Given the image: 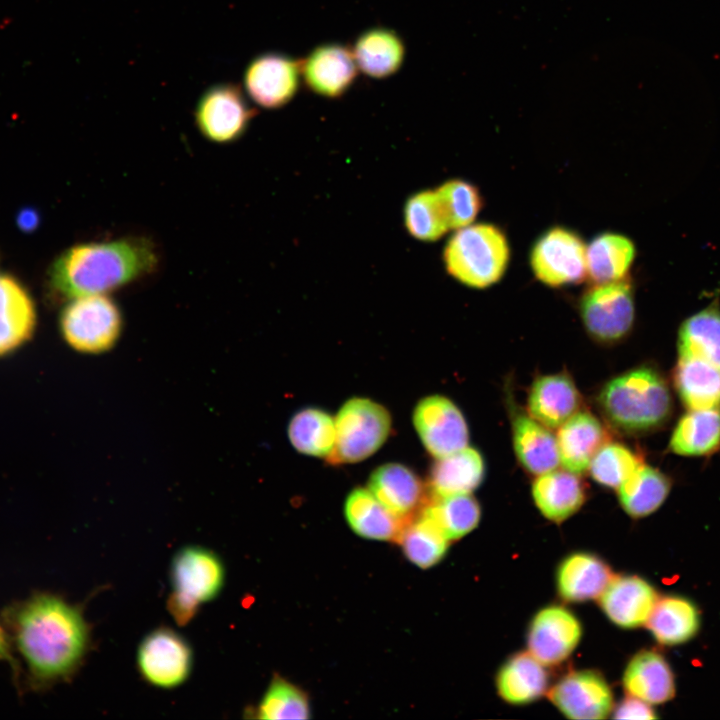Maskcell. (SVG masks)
<instances>
[{"label": "cell", "mask_w": 720, "mask_h": 720, "mask_svg": "<svg viewBox=\"0 0 720 720\" xmlns=\"http://www.w3.org/2000/svg\"><path fill=\"white\" fill-rule=\"evenodd\" d=\"M158 243L145 234L86 241L63 250L48 270V285L61 299L110 294L155 275Z\"/></svg>", "instance_id": "7a4b0ae2"}, {"label": "cell", "mask_w": 720, "mask_h": 720, "mask_svg": "<svg viewBox=\"0 0 720 720\" xmlns=\"http://www.w3.org/2000/svg\"><path fill=\"white\" fill-rule=\"evenodd\" d=\"M556 439L560 464L578 475L588 471L597 451L609 441L601 421L586 411H578L563 423Z\"/></svg>", "instance_id": "d6986e66"}, {"label": "cell", "mask_w": 720, "mask_h": 720, "mask_svg": "<svg viewBox=\"0 0 720 720\" xmlns=\"http://www.w3.org/2000/svg\"><path fill=\"white\" fill-rule=\"evenodd\" d=\"M485 465L481 454L466 446L449 455L435 458L428 490L436 495L471 493L483 481Z\"/></svg>", "instance_id": "f546056e"}, {"label": "cell", "mask_w": 720, "mask_h": 720, "mask_svg": "<svg viewBox=\"0 0 720 720\" xmlns=\"http://www.w3.org/2000/svg\"><path fill=\"white\" fill-rule=\"evenodd\" d=\"M636 257L634 242L624 234L602 232L586 247L587 279L602 284L626 278Z\"/></svg>", "instance_id": "484cf974"}, {"label": "cell", "mask_w": 720, "mask_h": 720, "mask_svg": "<svg viewBox=\"0 0 720 720\" xmlns=\"http://www.w3.org/2000/svg\"><path fill=\"white\" fill-rule=\"evenodd\" d=\"M301 61L279 52H266L249 61L243 73L247 95L258 106L278 109L296 95Z\"/></svg>", "instance_id": "7c38bea8"}, {"label": "cell", "mask_w": 720, "mask_h": 720, "mask_svg": "<svg viewBox=\"0 0 720 720\" xmlns=\"http://www.w3.org/2000/svg\"><path fill=\"white\" fill-rule=\"evenodd\" d=\"M368 489L387 509L405 519L419 513L428 495L418 475L400 463L376 468L369 477Z\"/></svg>", "instance_id": "ac0fdd59"}, {"label": "cell", "mask_w": 720, "mask_h": 720, "mask_svg": "<svg viewBox=\"0 0 720 720\" xmlns=\"http://www.w3.org/2000/svg\"><path fill=\"white\" fill-rule=\"evenodd\" d=\"M496 684L499 695L508 703L527 704L544 694L548 674L531 653L521 652L502 666Z\"/></svg>", "instance_id": "1f68e13d"}, {"label": "cell", "mask_w": 720, "mask_h": 720, "mask_svg": "<svg viewBox=\"0 0 720 720\" xmlns=\"http://www.w3.org/2000/svg\"><path fill=\"white\" fill-rule=\"evenodd\" d=\"M357 71L352 50L339 43L322 44L301 61L305 85L327 98L344 95L354 83Z\"/></svg>", "instance_id": "2e32d148"}, {"label": "cell", "mask_w": 720, "mask_h": 720, "mask_svg": "<svg viewBox=\"0 0 720 720\" xmlns=\"http://www.w3.org/2000/svg\"><path fill=\"white\" fill-rule=\"evenodd\" d=\"M586 331L597 341L614 343L631 331L635 320L634 287L630 276L591 284L579 301Z\"/></svg>", "instance_id": "9c48e42d"}, {"label": "cell", "mask_w": 720, "mask_h": 720, "mask_svg": "<svg viewBox=\"0 0 720 720\" xmlns=\"http://www.w3.org/2000/svg\"><path fill=\"white\" fill-rule=\"evenodd\" d=\"M0 662L8 663L19 687L20 667L13 652L6 628L0 618Z\"/></svg>", "instance_id": "ee69618b"}, {"label": "cell", "mask_w": 720, "mask_h": 720, "mask_svg": "<svg viewBox=\"0 0 720 720\" xmlns=\"http://www.w3.org/2000/svg\"><path fill=\"white\" fill-rule=\"evenodd\" d=\"M623 686L626 692L650 705L663 704L674 698V673L666 658L654 650L635 654L625 668Z\"/></svg>", "instance_id": "44dd1931"}, {"label": "cell", "mask_w": 720, "mask_h": 720, "mask_svg": "<svg viewBox=\"0 0 720 720\" xmlns=\"http://www.w3.org/2000/svg\"><path fill=\"white\" fill-rule=\"evenodd\" d=\"M344 514L349 526L357 535L380 541L396 542L410 520L391 512L369 489L362 487H357L349 493L344 504Z\"/></svg>", "instance_id": "603a6c76"}, {"label": "cell", "mask_w": 720, "mask_h": 720, "mask_svg": "<svg viewBox=\"0 0 720 720\" xmlns=\"http://www.w3.org/2000/svg\"><path fill=\"white\" fill-rule=\"evenodd\" d=\"M580 406V393L566 374L540 376L530 387L529 414L549 429L559 428L579 411Z\"/></svg>", "instance_id": "ffe728a7"}, {"label": "cell", "mask_w": 720, "mask_h": 720, "mask_svg": "<svg viewBox=\"0 0 720 720\" xmlns=\"http://www.w3.org/2000/svg\"><path fill=\"white\" fill-rule=\"evenodd\" d=\"M586 247L578 232L551 226L530 248V269L539 282L551 288L579 284L587 279Z\"/></svg>", "instance_id": "ba28073f"}, {"label": "cell", "mask_w": 720, "mask_h": 720, "mask_svg": "<svg viewBox=\"0 0 720 720\" xmlns=\"http://www.w3.org/2000/svg\"><path fill=\"white\" fill-rule=\"evenodd\" d=\"M511 249L505 232L487 222L457 229L444 246L442 260L447 273L461 284L485 289L505 275Z\"/></svg>", "instance_id": "277c9868"}, {"label": "cell", "mask_w": 720, "mask_h": 720, "mask_svg": "<svg viewBox=\"0 0 720 720\" xmlns=\"http://www.w3.org/2000/svg\"><path fill=\"white\" fill-rule=\"evenodd\" d=\"M352 52L362 73L382 79L401 68L406 48L398 33L388 28L375 27L359 35Z\"/></svg>", "instance_id": "f1b7e54d"}, {"label": "cell", "mask_w": 720, "mask_h": 720, "mask_svg": "<svg viewBox=\"0 0 720 720\" xmlns=\"http://www.w3.org/2000/svg\"><path fill=\"white\" fill-rule=\"evenodd\" d=\"M578 619L561 606H549L533 618L528 650L543 665H556L570 656L581 638Z\"/></svg>", "instance_id": "9a60e30c"}, {"label": "cell", "mask_w": 720, "mask_h": 720, "mask_svg": "<svg viewBox=\"0 0 720 720\" xmlns=\"http://www.w3.org/2000/svg\"><path fill=\"white\" fill-rule=\"evenodd\" d=\"M643 463L642 457L629 447L608 441L597 451L588 471L597 483L618 489Z\"/></svg>", "instance_id": "60d3db41"}, {"label": "cell", "mask_w": 720, "mask_h": 720, "mask_svg": "<svg viewBox=\"0 0 720 720\" xmlns=\"http://www.w3.org/2000/svg\"><path fill=\"white\" fill-rule=\"evenodd\" d=\"M720 448V409L687 411L672 432L669 449L681 456H707Z\"/></svg>", "instance_id": "d6a6232c"}, {"label": "cell", "mask_w": 720, "mask_h": 720, "mask_svg": "<svg viewBox=\"0 0 720 720\" xmlns=\"http://www.w3.org/2000/svg\"><path fill=\"white\" fill-rule=\"evenodd\" d=\"M599 408L611 426L627 434L655 431L673 413L669 386L654 367L645 365L610 379L597 397Z\"/></svg>", "instance_id": "3957f363"}, {"label": "cell", "mask_w": 720, "mask_h": 720, "mask_svg": "<svg viewBox=\"0 0 720 720\" xmlns=\"http://www.w3.org/2000/svg\"><path fill=\"white\" fill-rule=\"evenodd\" d=\"M170 580L172 591L167 608L175 622L187 625L200 606L215 599L225 580V568L220 557L201 546H186L174 556Z\"/></svg>", "instance_id": "5b68a950"}, {"label": "cell", "mask_w": 720, "mask_h": 720, "mask_svg": "<svg viewBox=\"0 0 720 720\" xmlns=\"http://www.w3.org/2000/svg\"><path fill=\"white\" fill-rule=\"evenodd\" d=\"M35 324L36 310L27 290L15 278L0 274V356L26 342Z\"/></svg>", "instance_id": "7402d4cb"}, {"label": "cell", "mask_w": 720, "mask_h": 720, "mask_svg": "<svg viewBox=\"0 0 720 720\" xmlns=\"http://www.w3.org/2000/svg\"><path fill=\"white\" fill-rule=\"evenodd\" d=\"M123 325L121 308L109 294L72 298L59 317L65 342L74 350L88 354L110 350L119 340Z\"/></svg>", "instance_id": "8992f818"}, {"label": "cell", "mask_w": 720, "mask_h": 720, "mask_svg": "<svg viewBox=\"0 0 720 720\" xmlns=\"http://www.w3.org/2000/svg\"><path fill=\"white\" fill-rule=\"evenodd\" d=\"M610 567L589 553H574L565 558L557 571L560 596L569 602L599 598L613 578Z\"/></svg>", "instance_id": "d4e9b609"}, {"label": "cell", "mask_w": 720, "mask_h": 720, "mask_svg": "<svg viewBox=\"0 0 720 720\" xmlns=\"http://www.w3.org/2000/svg\"><path fill=\"white\" fill-rule=\"evenodd\" d=\"M614 717L617 719L648 720L655 719L657 715L654 713L650 704L636 697L629 696L617 706Z\"/></svg>", "instance_id": "7bdbcfd3"}, {"label": "cell", "mask_w": 720, "mask_h": 720, "mask_svg": "<svg viewBox=\"0 0 720 720\" xmlns=\"http://www.w3.org/2000/svg\"><path fill=\"white\" fill-rule=\"evenodd\" d=\"M288 437L298 452L327 459L335 444V420L321 409H302L291 418Z\"/></svg>", "instance_id": "8d00e7d4"}, {"label": "cell", "mask_w": 720, "mask_h": 720, "mask_svg": "<svg viewBox=\"0 0 720 720\" xmlns=\"http://www.w3.org/2000/svg\"><path fill=\"white\" fill-rule=\"evenodd\" d=\"M599 598L606 616L614 624L630 629L647 623L659 596L645 579L623 575L613 577Z\"/></svg>", "instance_id": "e0dca14e"}, {"label": "cell", "mask_w": 720, "mask_h": 720, "mask_svg": "<svg viewBox=\"0 0 720 720\" xmlns=\"http://www.w3.org/2000/svg\"><path fill=\"white\" fill-rule=\"evenodd\" d=\"M673 383L687 409H720V369L716 366L698 358L679 356Z\"/></svg>", "instance_id": "4dcf8cb0"}, {"label": "cell", "mask_w": 720, "mask_h": 720, "mask_svg": "<svg viewBox=\"0 0 720 720\" xmlns=\"http://www.w3.org/2000/svg\"><path fill=\"white\" fill-rule=\"evenodd\" d=\"M193 653L189 643L177 632L160 627L147 634L137 651L140 674L151 685L170 689L189 677Z\"/></svg>", "instance_id": "8fae6325"}, {"label": "cell", "mask_w": 720, "mask_h": 720, "mask_svg": "<svg viewBox=\"0 0 720 720\" xmlns=\"http://www.w3.org/2000/svg\"><path fill=\"white\" fill-rule=\"evenodd\" d=\"M646 625L658 643L676 646L697 635L701 615L692 600L681 595H667L658 599Z\"/></svg>", "instance_id": "83f0119b"}, {"label": "cell", "mask_w": 720, "mask_h": 720, "mask_svg": "<svg viewBox=\"0 0 720 720\" xmlns=\"http://www.w3.org/2000/svg\"><path fill=\"white\" fill-rule=\"evenodd\" d=\"M532 496L539 511L559 523L581 508L586 494L578 474L556 468L538 475L532 485Z\"/></svg>", "instance_id": "cb8c5ba5"}, {"label": "cell", "mask_w": 720, "mask_h": 720, "mask_svg": "<svg viewBox=\"0 0 720 720\" xmlns=\"http://www.w3.org/2000/svg\"><path fill=\"white\" fill-rule=\"evenodd\" d=\"M513 447L521 465L531 474L540 475L560 464L556 436L530 415L518 413L512 422Z\"/></svg>", "instance_id": "4316f807"}, {"label": "cell", "mask_w": 720, "mask_h": 720, "mask_svg": "<svg viewBox=\"0 0 720 720\" xmlns=\"http://www.w3.org/2000/svg\"><path fill=\"white\" fill-rule=\"evenodd\" d=\"M548 696L570 719H604L613 707L609 685L594 671H575L565 675L551 688Z\"/></svg>", "instance_id": "5bb4252c"}, {"label": "cell", "mask_w": 720, "mask_h": 720, "mask_svg": "<svg viewBox=\"0 0 720 720\" xmlns=\"http://www.w3.org/2000/svg\"><path fill=\"white\" fill-rule=\"evenodd\" d=\"M406 558L419 568L437 564L446 554L449 540L420 511L404 526L397 539Z\"/></svg>", "instance_id": "74e56055"}, {"label": "cell", "mask_w": 720, "mask_h": 720, "mask_svg": "<svg viewBox=\"0 0 720 720\" xmlns=\"http://www.w3.org/2000/svg\"><path fill=\"white\" fill-rule=\"evenodd\" d=\"M255 712L266 720L310 718L307 695L280 676L272 679Z\"/></svg>", "instance_id": "ab89813d"}, {"label": "cell", "mask_w": 720, "mask_h": 720, "mask_svg": "<svg viewBox=\"0 0 720 720\" xmlns=\"http://www.w3.org/2000/svg\"><path fill=\"white\" fill-rule=\"evenodd\" d=\"M404 225L417 240L433 242L450 230L442 201L435 190H422L411 195L404 206Z\"/></svg>", "instance_id": "f35d334b"}, {"label": "cell", "mask_w": 720, "mask_h": 720, "mask_svg": "<svg viewBox=\"0 0 720 720\" xmlns=\"http://www.w3.org/2000/svg\"><path fill=\"white\" fill-rule=\"evenodd\" d=\"M413 424L425 449L434 458L468 445L466 420L460 409L445 396L431 395L421 399L413 411Z\"/></svg>", "instance_id": "4fadbf2b"}, {"label": "cell", "mask_w": 720, "mask_h": 720, "mask_svg": "<svg viewBox=\"0 0 720 720\" xmlns=\"http://www.w3.org/2000/svg\"><path fill=\"white\" fill-rule=\"evenodd\" d=\"M420 512L430 519L449 541L471 532L478 525L481 516L479 504L470 493L436 495L429 490Z\"/></svg>", "instance_id": "d590c367"}, {"label": "cell", "mask_w": 720, "mask_h": 720, "mask_svg": "<svg viewBox=\"0 0 720 720\" xmlns=\"http://www.w3.org/2000/svg\"><path fill=\"white\" fill-rule=\"evenodd\" d=\"M671 487L668 475L643 463L618 487V498L628 515L641 518L652 514L664 503Z\"/></svg>", "instance_id": "e575fe53"}, {"label": "cell", "mask_w": 720, "mask_h": 720, "mask_svg": "<svg viewBox=\"0 0 720 720\" xmlns=\"http://www.w3.org/2000/svg\"><path fill=\"white\" fill-rule=\"evenodd\" d=\"M677 344L679 356L698 358L720 369V305L717 299L681 323Z\"/></svg>", "instance_id": "836d02e7"}, {"label": "cell", "mask_w": 720, "mask_h": 720, "mask_svg": "<svg viewBox=\"0 0 720 720\" xmlns=\"http://www.w3.org/2000/svg\"><path fill=\"white\" fill-rule=\"evenodd\" d=\"M1 619L31 691L70 680L88 653L90 629L82 609L56 593L38 591L14 601Z\"/></svg>", "instance_id": "6da1fadb"}, {"label": "cell", "mask_w": 720, "mask_h": 720, "mask_svg": "<svg viewBox=\"0 0 720 720\" xmlns=\"http://www.w3.org/2000/svg\"><path fill=\"white\" fill-rule=\"evenodd\" d=\"M334 420L335 444L326 459L333 465L363 461L385 443L391 432L389 411L368 398L347 400Z\"/></svg>", "instance_id": "52a82bcc"}, {"label": "cell", "mask_w": 720, "mask_h": 720, "mask_svg": "<svg viewBox=\"0 0 720 720\" xmlns=\"http://www.w3.org/2000/svg\"><path fill=\"white\" fill-rule=\"evenodd\" d=\"M255 110L241 87L222 82L208 87L198 98L193 111L194 124L207 141L227 145L247 132Z\"/></svg>", "instance_id": "30bf717a"}, {"label": "cell", "mask_w": 720, "mask_h": 720, "mask_svg": "<svg viewBox=\"0 0 720 720\" xmlns=\"http://www.w3.org/2000/svg\"><path fill=\"white\" fill-rule=\"evenodd\" d=\"M436 191L447 214L450 229L457 230L472 224L484 206L479 188L464 179L447 180Z\"/></svg>", "instance_id": "b9f144b4"}]
</instances>
